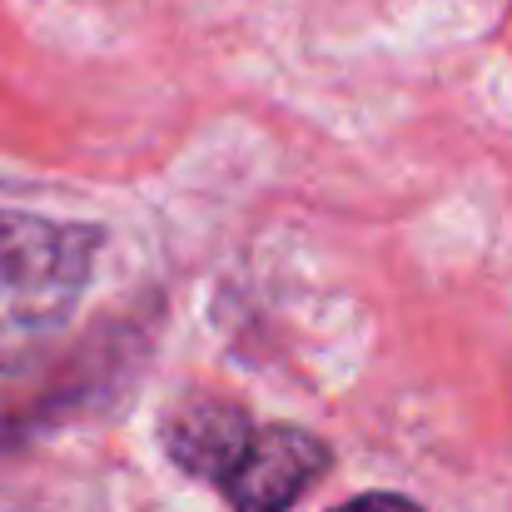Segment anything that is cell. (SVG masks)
I'll list each match as a JSON object with an SVG mask.
<instances>
[{
  "label": "cell",
  "mask_w": 512,
  "mask_h": 512,
  "mask_svg": "<svg viewBox=\"0 0 512 512\" xmlns=\"http://www.w3.org/2000/svg\"><path fill=\"white\" fill-rule=\"evenodd\" d=\"M100 229L0 204V373L55 339L95 274Z\"/></svg>",
  "instance_id": "7a4b0ae2"
},
{
  "label": "cell",
  "mask_w": 512,
  "mask_h": 512,
  "mask_svg": "<svg viewBox=\"0 0 512 512\" xmlns=\"http://www.w3.org/2000/svg\"><path fill=\"white\" fill-rule=\"evenodd\" d=\"M160 443L234 512H289L334 463V448L319 433L299 423H259L229 398H189L165 418Z\"/></svg>",
  "instance_id": "6da1fadb"
},
{
  "label": "cell",
  "mask_w": 512,
  "mask_h": 512,
  "mask_svg": "<svg viewBox=\"0 0 512 512\" xmlns=\"http://www.w3.org/2000/svg\"><path fill=\"white\" fill-rule=\"evenodd\" d=\"M329 512H428V508L403 498V493H363V498H348V503H339Z\"/></svg>",
  "instance_id": "3957f363"
}]
</instances>
